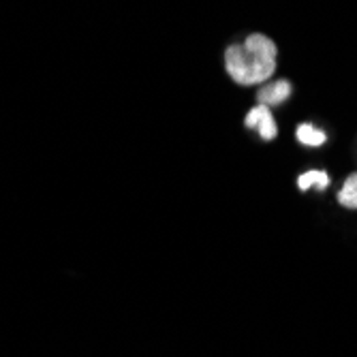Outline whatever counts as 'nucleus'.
Here are the masks:
<instances>
[{
	"instance_id": "obj_1",
	"label": "nucleus",
	"mask_w": 357,
	"mask_h": 357,
	"mask_svg": "<svg viewBox=\"0 0 357 357\" xmlns=\"http://www.w3.org/2000/svg\"><path fill=\"white\" fill-rule=\"evenodd\" d=\"M276 45L266 35L246 37L244 43H236L225 52V69L240 86H255L270 79L276 71Z\"/></svg>"
},
{
	"instance_id": "obj_2",
	"label": "nucleus",
	"mask_w": 357,
	"mask_h": 357,
	"mask_svg": "<svg viewBox=\"0 0 357 357\" xmlns=\"http://www.w3.org/2000/svg\"><path fill=\"white\" fill-rule=\"evenodd\" d=\"M244 122H246L248 128H255V131H259V135H261L264 142H272L278 135L276 120H274L272 112L268 107H264V105L252 107Z\"/></svg>"
},
{
	"instance_id": "obj_3",
	"label": "nucleus",
	"mask_w": 357,
	"mask_h": 357,
	"mask_svg": "<svg viewBox=\"0 0 357 357\" xmlns=\"http://www.w3.org/2000/svg\"><path fill=\"white\" fill-rule=\"evenodd\" d=\"M291 84L289 82H284V79H278V82H274V84H268V86H264L261 90L257 92V101H259V105H264V107H278V105H282L289 96H291Z\"/></svg>"
},
{
	"instance_id": "obj_4",
	"label": "nucleus",
	"mask_w": 357,
	"mask_h": 357,
	"mask_svg": "<svg viewBox=\"0 0 357 357\" xmlns=\"http://www.w3.org/2000/svg\"><path fill=\"white\" fill-rule=\"evenodd\" d=\"M298 142L300 144H304V146H310V148H319V146H323L326 144V139H328V135L321 131V128H317L314 124H308V122H304V124H300L298 126Z\"/></svg>"
},
{
	"instance_id": "obj_5",
	"label": "nucleus",
	"mask_w": 357,
	"mask_h": 357,
	"mask_svg": "<svg viewBox=\"0 0 357 357\" xmlns=\"http://www.w3.org/2000/svg\"><path fill=\"white\" fill-rule=\"evenodd\" d=\"M330 176L326 172H319V169H310L306 174H302L298 178V186L302 190H310V188H319V190H326L330 186Z\"/></svg>"
},
{
	"instance_id": "obj_6",
	"label": "nucleus",
	"mask_w": 357,
	"mask_h": 357,
	"mask_svg": "<svg viewBox=\"0 0 357 357\" xmlns=\"http://www.w3.org/2000/svg\"><path fill=\"white\" fill-rule=\"evenodd\" d=\"M338 204L347 210H357V174H351L338 192Z\"/></svg>"
}]
</instances>
